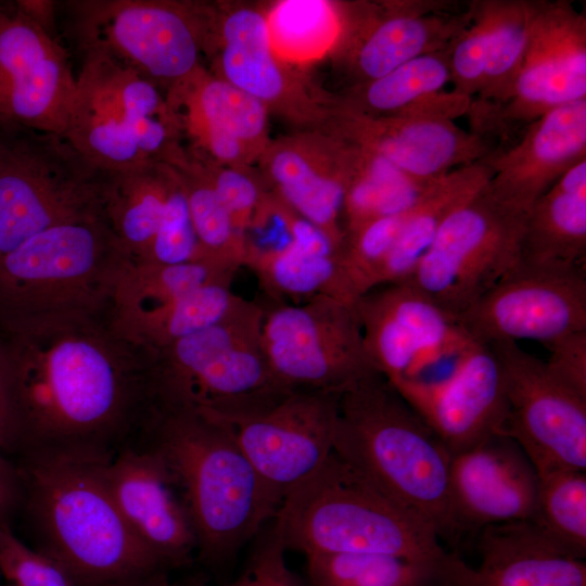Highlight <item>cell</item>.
I'll return each instance as SVG.
<instances>
[{
  "label": "cell",
  "mask_w": 586,
  "mask_h": 586,
  "mask_svg": "<svg viewBox=\"0 0 586 586\" xmlns=\"http://www.w3.org/2000/svg\"><path fill=\"white\" fill-rule=\"evenodd\" d=\"M8 425L28 458L106 460L150 417L144 359L105 315L52 316L5 327ZM4 444V445H5Z\"/></svg>",
  "instance_id": "cell-1"
},
{
  "label": "cell",
  "mask_w": 586,
  "mask_h": 586,
  "mask_svg": "<svg viewBox=\"0 0 586 586\" xmlns=\"http://www.w3.org/2000/svg\"><path fill=\"white\" fill-rule=\"evenodd\" d=\"M141 437L161 455L176 483L198 559L214 573L224 572L275 518L281 500L216 420L151 412Z\"/></svg>",
  "instance_id": "cell-2"
},
{
  "label": "cell",
  "mask_w": 586,
  "mask_h": 586,
  "mask_svg": "<svg viewBox=\"0 0 586 586\" xmlns=\"http://www.w3.org/2000/svg\"><path fill=\"white\" fill-rule=\"evenodd\" d=\"M333 451L429 524L441 540L453 543L460 536L449 488L451 456L381 373L340 395Z\"/></svg>",
  "instance_id": "cell-3"
},
{
  "label": "cell",
  "mask_w": 586,
  "mask_h": 586,
  "mask_svg": "<svg viewBox=\"0 0 586 586\" xmlns=\"http://www.w3.org/2000/svg\"><path fill=\"white\" fill-rule=\"evenodd\" d=\"M104 461L27 458L23 472L36 550L55 561L75 586H122L167 571L124 520Z\"/></svg>",
  "instance_id": "cell-4"
},
{
  "label": "cell",
  "mask_w": 586,
  "mask_h": 586,
  "mask_svg": "<svg viewBox=\"0 0 586 586\" xmlns=\"http://www.w3.org/2000/svg\"><path fill=\"white\" fill-rule=\"evenodd\" d=\"M284 547L303 552L379 553L455 575L468 568L433 528L334 451L283 498L270 521Z\"/></svg>",
  "instance_id": "cell-5"
},
{
  "label": "cell",
  "mask_w": 586,
  "mask_h": 586,
  "mask_svg": "<svg viewBox=\"0 0 586 586\" xmlns=\"http://www.w3.org/2000/svg\"><path fill=\"white\" fill-rule=\"evenodd\" d=\"M262 320V304L242 298L219 322L143 355L151 410L230 419L291 393L268 365Z\"/></svg>",
  "instance_id": "cell-6"
},
{
  "label": "cell",
  "mask_w": 586,
  "mask_h": 586,
  "mask_svg": "<svg viewBox=\"0 0 586 586\" xmlns=\"http://www.w3.org/2000/svg\"><path fill=\"white\" fill-rule=\"evenodd\" d=\"M125 259L103 214L52 226L0 256V319L105 315Z\"/></svg>",
  "instance_id": "cell-7"
},
{
  "label": "cell",
  "mask_w": 586,
  "mask_h": 586,
  "mask_svg": "<svg viewBox=\"0 0 586 586\" xmlns=\"http://www.w3.org/2000/svg\"><path fill=\"white\" fill-rule=\"evenodd\" d=\"M109 175L62 136L0 124V256L52 226L103 214Z\"/></svg>",
  "instance_id": "cell-8"
},
{
  "label": "cell",
  "mask_w": 586,
  "mask_h": 586,
  "mask_svg": "<svg viewBox=\"0 0 586 586\" xmlns=\"http://www.w3.org/2000/svg\"><path fill=\"white\" fill-rule=\"evenodd\" d=\"M525 217L486 184L444 221L403 282L458 318L519 262Z\"/></svg>",
  "instance_id": "cell-9"
},
{
  "label": "cell",
  "mask_w": 586,
  "mask_h": 586,
  "mask_svg": "<svg viewBox=\"0 0 586 586\" xmlns=\"http://www.w3.org/2000/svg\"><path fill=\"white\" fill-rule=\"evenodd\" d=\"M262 306V347L288 388L342 394L378 372L354 304L319 294L302 304L268 300Z\"/></svg>",
  "instance_id": "cell-10"
},
{
  "label": "cell",
  "mask_w": 586,
  "mask_h": 586,
  "mask_svg": "<svg viewBox=\"0 0 586 586\" xmlns=\"http://www.w3.org/2000/svg\"><path fill=\"white\" fill-rule=\"evenodd\" d=\"M586 100V15L565 0H535L526 54L511 98L471 103L470 131L504 150L546 113Z\"/></svg>",
  "instance_id": "cell-11"
},
{
  "label": "cell",
  "mask_w": 586,
  "mask_h": 586,
  "mask_svg": "<svg viewBox=\"0 0 586 586\" xmlns=\"http://www.w3.org/2000/svg\"><path fill=\"white\" fill-rule=\"evenodd\" d=\"M79 49L101 50L157 86L193 73L203 43L201 10L154 0L65 3Z\"/></svg>",
  "instance_id": "cell-12"
},
{
  "label": "cell",
  "mask_w": 586,
  "mask_h": 586,
  "mask_svg": "<svg viewBox=\"0 0 586 586\" xmlns=\"http://www.w3.org/2000/svg\"><path fill=\"white\" fill-rule=\"evenodd\" d=\"M476 343L544 345L586 330V266L518 262L457 318Z\"/></svg>",
  "instance_id": "cell-13"
},
{
  "label": "cell",
  "mask_w": 586,
  "mask_h": 586,
  "mask_svg": "<svg viewBox=\"0 0 586 586\" xmlns=\"http://www.w3.org/2000/svg\"><path fill=\"white\" fill-rule=\"evenodd\" d=\"M504 380L506 416L499 434L513 438L536 472L586 470V398L557 382L543 360L517 342L488 344Z\"/></svg>",
  "instance_id": "cell-14"
},
{
  "label": "cell",
  "mask_w": 586,
  "mask_h": 586,
  "mask_svg": "<svg viewBox=\"0 0 586 586\" xmlns=\"http://www.w3.org/2000/svg\"><path fill=\"white\" fill-rule=\"evenodd\" d=\"M341 394L295 390L224 424L267 487L281 500L333 451Z\"/></svg>",
  "instance_id": "cell-15"
},
{
  "label": "cell",
  "mask_w": 586,
  "mask_h": 586,
  "mask_svg": "<svg viewBox=\"0 0 586 586\" xmlns=\"http://www.w3.org/2000/svg\"><path fill=\"white\" fill-rule=\"evenodd\" d=\"M368 291L354 303L367 354L393 385L437 361L458 359L473 342L456 317L406 282Z\"/></svg>",
  "instance_id": "cell-16"
},
{
  "label": "cell",
  "mask_w": 586,
  "mask_h": 586,
  "mask_svg": "<svg viewBox=\"0 0 586 586\" xmlns=\"http://www.w3.org/2000/svg\"><path fill=\"white\" fill-rule=\"evenodd\" d=\"M76 93L68 54L15 4H0V124L64 136Z\"/></svg>",
  "instance_id": "cell-17"
},
{
  "label": "cell",
  "mask_w": 586,
  "mask_h": 586,
  "mask_svg": "<svg viewBox=\"0 0 586 586\" xmlns=\"http://www.w3.org/2000/svg\"><path fill=\"white\" fill-rule=\"evenodd\" d=\"M111 495L139 542L170 571L196 557V538L176 483L146 442L130 444L103 462Z\"/></svg>",
  "instance_id": "cell-18"
},
{
  "label": "cell",
  "mask_w": 586,
  "mask_h": 586,
  "mask_svg": "<svg viewBox=\"0 0 586 586\" xmlns=\"http://www.w3.org/2000/svg\"><path fill=\"white\" fill-rule=\"evenodd\" d=\"M128 66L95 49L82 51L64 138L97 168L119 174L152 162L138 150L136 131L146 114L127 94Z\"/></svg>",
  "instance_id": "cell-19"
},
{
  "label": "cell",
  "mask_w": 586,
  "mask_h": 586,
  "mask_svg": "<svg viewBox=\"0 0 586 586\" xmlns=\"http://www.w3.org/2000/svg\"><path fill=\"white\" fill-rule=\"evenodd\" d=\"M449 488L460 534L518 521H534L538 475L521 446L495 433L451 455Z\"/></svg>",
  "instance_id": "cell-20"
},
{
  "label": "cell",
  "mask_w": 586,
  "mask_h": 586,
  "mask_svg": "<svg viewBox=\"0 0 586 586\" xmlns=\"http://www.w3.org/2000/svg\"><path fill=\"white\" fill-rule=\"evenodd\" d=\"M441 438L450 456L499 433L506 416L504 380L488 344L472 342L437 383L395 386Z\"/></svg>",
  "instance_id": "cell-21"
},
{
  "label": "cell",
  "mask_w": 586,
  "mask_h": 586,
  "mask_svg": "<svg viewBox=\"0 0 586 586\" xmlns=\"http://www.w3.org/2000/svg\"><path fill=\"white\" fill-rule=\"evenodd\" d=\"M473 1L406 0L369 11L352 35L349 66L359 84L446 49L470 24Z\"/></svg>",
  "instance_id": "cell-22"
},
{
  "label": "cell",
  "mask_w": 586,
  "mask_h": 586,
  "mask_svg": "<svg viewBox=\"0 0 586 586\" xmlns=\"http://www.w3.org/2000/svg\"><path fill=\"white\" fill-rule=\"evenodd\" d=\"M586 160V100L557 107L532 123L511 145L492 152L487 188L527 214L571 167Z\"/></svg>",
  "instance_id": "cell-23"
},
{
  "label": "cell",
  "mask_w": 586,
  "mask_h": 586,
  "mask_svg": "<svg viewBox=\"0 0 586 586\" xmlns=\"http://www.w3.org/2000/svg\"><path fill=\"white\" fill-rule=\"evenodd\" d=\"M343 138L384 157L409 177L435 180L476 163L495 146L454 120L425 116L343 114Z\"/></svg>",
  "instance_id": "cell-24"
},
{
  "label": "cell",
  "mask_w": 586,
  "mask_h": 586,
  "mask_svg": "<svg viewBox=\"0 0 586 586\" xmlns=\"http://www.w3.org/2000/svg\"><path fill=\"white\" fill-rule=\"evenodd\" d=\"M481 562L462 586H586V563L552 540L532 521L481 530Z\"/></svg>",
  "instance_id": "cell-25"
},
{
  "label": "cell",
  "mask_w": 586,
  "mask_h": 586,
  "mask_svg": "<svg viewBox=\"0 0 586 586\" xmlns=\"http://www.w3.org/2000/svg\"><path fill=\"white\" fill-rule=\"evenodd\" d=\"M448 48V47H447ZM447 48L418 56L386 75L359 84L346 110L368 116H425L455 120L472 99L445 89L450 82Z\"/></svg>",
  "instance_id": "cell-26"
},
{
  "label": "cell",
  "mask_w": 586,
  "mask_h": 586,
  "mask_svg": "<svg viewBox=\"0 0 586 586\" xmlns=\"http://www.w3.org/2000/svg\"><path fill=\"white\" fill-rule=\"evenodd\" d=\"M519 262L586 266V160L564 173L527 212Z\"/></svg>",
  "instance_id": "cell-27"
},
{
  "label": "cell",
  "mask_w": 586,
  "mask_h": 586,
  "mask_svg": "<svg viewBox=\"0 0 586 586\" xmlns=\"http://www.w3.org/2000/svg\"><path fill=\"white\" fill-rule=\"evenodd\" d=\"M492 175L486 156L436 179L411 208L394 247L377 275L374 288L407 280L444 221L485 187Z\"/></svg>",
  "instance_id": "cell-28"
},
{
  "label": "cell",
  "mask_w": 586,
  "mask_h": 586,
  "mask_svg": "<svg viewBox=\"0 0 586 586\" xmlns=\"http://www.w3.org/2000/svg\"><path fill=\"white\" fill-rule=\"evenodd\" d=\"M177 179V170L165 162H152L127 173H110L103 216L127 259L139 262L144 257L162 226Z\"/></svg>",
  "instance_id": "cell-29"
},
{
  "label": "cell",
  "mask_w": 586,
  "mask_h": 586,
  "mask_svg": "<svg viewBox=\"0 0 586 586\" xmlns=\"http://www.w3.org/2000/svg\"><path fill=\"white\" fill-rule=\"evenodd\" d=\"M361 162V151L352 160L330 169L318 170L295 149L278 150L269 162V173L278 198L294 213L314 224L335 242L343 244L340 225L345 195Z\"/></svg>",
  "instance_id": "cell-30"
},
{
  "label": "cell",
  "mask_w": 586,
  "mask_h": 586,
  "mask_svg": "<svg viewBox=\"0 0 586 586\" xmlns=\"http://www.w3.org/2000/svg\"><path fill=\"white\" fill-rule=\"evenodd\" d=\"M244 267L255 275L270 301L302 298L304 302L322 294L354 304L358 298L342 268L340 255L314 254L291 242L269 250L249 243Z\"/></svg>",
  "instance_id": "cell-31"
},
{
  "label": "cell",
  "mask_w": 586,
  "mask_h": 586,
  "mask_svg": "<svg viewBox=\"0 0 586 586\" xmlns=\"http://www.w3.org/2000/svg\"><path fill=\"white\" fill-rule=\"evenodd\" d=\"M235 272L206 262L153 264L126 258L115 279L106 320L115 324L168 304L203 285L232 282Z\"/></svg>",
  "instance_id": "cell-32"
},
{
  "label": "cell",
  "mask_w": 586,
  "mask_h": 586,
  "mask_svg": "<svg viewBox=\"0 0 586 586\" xmlns=\"http://www.w3.org/2000/svg\"><path fill=\"white\" fill-rule=\"evenodd\" d=\"M243 297L231 281L203 285L168 304L110 324L123 341L146 355L222 320Z\"/></svg>",
  "instance_id": "cell-33"
},
{
  "label": "cell",
  "mask_w": 586,
  "mask_h": 586,
  "mask_svg": "<svg viewBox=\"0 0 586 586\" xmlns=\"http://www.w3.org/2000/svg\"><path fill=\"white\" fill-rule=\"evenodd\" d=\"M220 35V78L265 104L277 101L286 82L275 56L266 16L252 9L235 10L225 17Z\"/></svg>",
  "instance_id": "cell-34"
},
{
  "label": "cell",
  "mask_w": 586,
  "mask_h": 586,
  "mask_svg": "<svg viewBox=\"0 0 586 586\" xmlns=\"http://www.w3.org/2000/svg\"><path fill=\"white\" fill-rule=\"evenodd\" d=\"M306 559L314 586H461L466 575L390 555L316 552Z\"/></svg>",
  "instance_id": "cell-35"
},
{
  "label": "cell",
  "mask_w": 586,
  "mask_h": 586,
  "mask_svg": "<svg viewBox=\"0 0 586 586\" xmlns=\"http://www.w3.org/2000/svg\"><path fill=\"white\" fill-rule=\"evenodd\" d=\"M488 21V54L482 87L472 102L497 106L512 95L531 35L535 0H482Z\"/></svg>",
  "instance_id": "cell-36"
},
{
  "label": "cell",
  "mask_w": 586,
  "mask_h": 586,
  "mask_svg": "<svg viewBox=\"0 0 586 586\" xmlns=\"http://www.w3.org/2000/svg\"><path fill=\"white\" fill-rule=\"evenodd\" d=\"M360 150V166L343 205L345 233L374 218L411 209L435 181L409 177L379 154Z\"/></svg>",
  "instance_id": "cell-37"
},
{
  "label": "cell",
  "mask_w": 586,
  "mask_h": 586,
  "mask_svg": "<svg viewBox=\"0 0 586 586\" xmlns=\"http://www.w3.org/2000/svg\"><path fill=\"white\" fill-rule=\"evenodd\" d=\"M167 164L181 178L202 262L237 271L244 267L250 242L237 230L230 213L195 163L180 153Z\"/></svg>",
  "instance_id": "cell-38"
},
{
  "label": "cell",
  "mask_w": 586,
  "mask_h": 586,
  "mask_svg": "<svg viewBox=\"0 0 586 586\" xmlns=\"http://www.w3.org/2000/svg\"><path fill=\"white\" fill-rule=\"evenodd\" d=\"M534 523L569 555L586 557V474L574 469L538 472Z\"/></svg>",
  "instance_id": "cell-39"
},
{
  "label": "cell",
  "mask_w": 586,
  "mask_h": 586,
  "mask_svg": "<svg viewBox=\"0 0 586 586\" xmlns=\"http://www.w3.org/2000/svg\"><path fill=\"white\" fill-rule=\"evenodd\" d=\"M266 18L273 50L292 58L326 48L341 28L339 12L326 1H284Z\"/></svg>",
  "instance_id": "cell-40"
},
{
  "label": "cell",
  "mask_w": 586,
  "mask_h": 586,
  "mask_svg": "<svg viewBox=\"0 0 586 586\" xmlns=\"http://www.w3.org/2000/svg\"><path fill=\"white\" fill-rule=\"evenodd\" d=\"M447 52L453 90L473 100L482 87L488 54V21L482 0H473L472 21Z\"/></svg>",
  "instance_id": "cell-41"
},
{
  "label": "cell",
  "mask_w": 586,
  "mask_h": 586,
  "mask_svg": "<svg viewBox=\"0 0 586 586\" xmlns=\"http://www.w3.org/2000/svg\"><path fill=\"white\" fill-rule=\"evenodd\" d=\"M189 262H202V259L186 191L178 174L177 182L167 199L162 226L144 257L138 263L181 264Z\"/></svg>",
  "instance_id": "cell-42"
},
{
  "label": "cell",
  "mask_w": 586,
  "mask_h": 586,
  "mask_svg": "<svg viewBox=\"0 0 586 586\" xmlns=\"http://www.w3.org/2000/svg\"><path fill=\"white\" fill-rule=\"evenodd\" d=\"M0 572L12 586H75L68 574L51 558L0 527Z\"/></svg>",
  "instance_id": "cell-43"
},
{
  "label": "cell",
  "mask_w": 586,
  "mask_h": 586,
  "mask_svg": "<svg viewBox=\"0 0 586 586\" xmlns=\"http://www.w3.org/2000/svg\"><path fill=\"white\" fill-rule=\"evenodd\" d=\"M256 537L241 573L222 586H314L289 568L286 548L271 524Z\"/></svg>",
  "instance_id": "cell-44"
},
{
  "label": "cell",
  "mask_w": 586,
  "mask_h": 586,
  "mask_svg": "<svg viewBox=\"0 0 586 586\" xmlns=\"http://www.w3.org/2000/svg\"><path fill=\"white\" fill-rule=\"evenodd\" d=\"M216 194L230 213L237 230H245L263 219L267 195L249 175L237 169L205 170L196 164Z\"/></svg>",
  "instance_id": "cell-45"
},
{
  "label": "cell",
  "mask_w": 586,
  "mask_h": 586,
  "mask_svg": "<svg viewBox=\"0 0 586 586\" xmlns=\"http://www.w3.org/2000/svg\"><path fill=\"white\" fill-rule=\"evenodd\" d=\"M550 352L544 361L549 374L561 385L586 398V330L562 336L545 345Z\"/></svg>",
  "instance_id": "cell-46"
},
{
  "label": "cell",
  "mask_w": 586,
  "mask_h": 586,
  "mask_svg": "<svg viewBox=\"0 0 586 586\" xmlns=\"http://www.w3.org/2000/svg\"><path fill=\"white\" fill-rule=\"evenodd\" d=\"M18 494L17 476L0 451V527L8 526L7 520Z\"/></svg>",
  "instance_id": "cell-47"
},
{
  "label": "cell",
  "mask_w": 586,
  "mask_h": 586,
  "mask_svg": "<svg viewBox=\"0 0 586 586\" xmlns=\"http://www.w3.org/2000/svg\"><path fill=\"white\" fill-rule=\"evenodd\" d=\"M15 4L23 13L40 25L47 33L54 36L53 27L56 2L47 0H23L15 1Z\"/></svg>",
  "instance_id": "cell-48"
},
{
  "label": "cell",
  "mask_w": 586,
  "mask_h": 586,
  "mask_svg": "<svg viewBox=\"0 0 586 586\" xmlns=\"http://www.w3.org/2000/svg\"><path fill=\"white\" fill-rule=\"evenodd\" d=\"M168 572L169 571H158L122 586H208L204 575H192L189 577L171 579Z\"/></svg>",
  "instance_id": "cell-49"
},
{
  "label": "cell",
  "mask_w": 586,
  "mask_h": 586,
  "mask_svg": "<svg viewBox=\"0 0 586 586\" xmlns=\"http://www.w3.org/2000/svg\"><path fill=\"white\" fill-rule=\"evenodd\" d=\"M8 425L7 369L3 345L0 343V448L5 444Z\"/></svg>",
  "instance_id": "cell-50"
}]
</instances>
